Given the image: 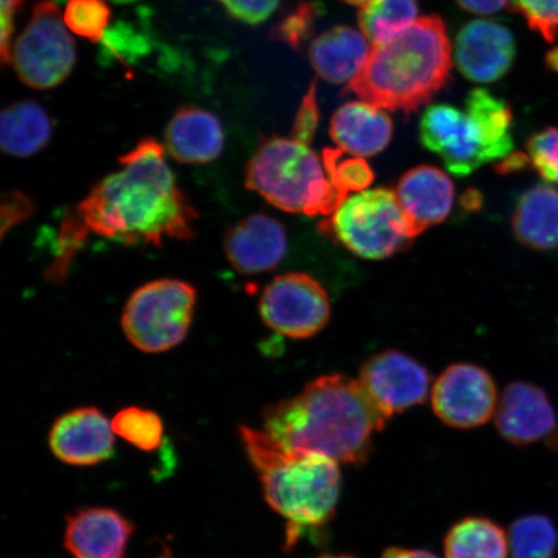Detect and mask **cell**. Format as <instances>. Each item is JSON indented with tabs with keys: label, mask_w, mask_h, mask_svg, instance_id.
I'll use <instances>...</instances> for the list:
<instances>
[{
	"label": "cell",
	"mask_w": 558,
	"mask_h": 558,
	"mask_svg": "<svg viewBox=\"0 0 558 558\" xmlns=\"http://www.w3.org/2000/svg\"><path fill=\"white\" fill-rule=\"evenodd\" d=\"M165 155L157 140L146 137L120 158L121 170L100 180L74 209L88 233L128 246L194 239L198 213Z\"/></svg>",
	"instance_id": "cell-1"
},
{
	"label": "cell",
	"mask_w": 558,
	"mask_h": 558,
	"mask_svg": "<svg viewBox=\"0 0 558 558\" xmlns=\"http://www.w3.org/2000/svg\"><path fill=\"white\" fill-rule=\"evenodd\" d=\"M388 421L361 383L343 375L320 376L263 413L265 434L284 449L344 464L365 463Z\"/></svg>",
	"instance_id": "cell-2"
},
{
	"label": "cell",
	"mask_w": 558,
	"mask_h": 558,
	"mask_svg": "<svg viewBox=\"0 0 558 558\" xmlns=\"http://www.w3.org/2000/svg\"><path fill=\"white\" fill-rule=\"evenodd\" d=\"M451 44L442 19L425 16L387 44L374 46L344 94L375 108L413 113L450 78Z\"/></svg>",
	"instance_id": "cell-3"
},
{
	"label": "cell",
	"mask_w": 558,
	"mask_h": 558,
	"mask_svg": "<svg viewBox=\"0 0 558 558\" xmlns=\"http://www.w3.org/2000/svg\"><path fill=\"white\" fill-rule=\"evenodd\" d=\"M241 437L265 500L289 521V543L300 530L323 526L332 518L340 494L339 463L320 453L284 449L264 430L241 427Z\"/></svg>",
	"instance_id": "cell-4"
},
{
	"label": "cell",
	"mask_w": 558,
	"mask_h": 558,
	"mask_svg": "<svg viewBox=\"0 0 558 558\" xmlns=\"http://www.w3.org/2000/svg\"><path fill=\"white\" fill-rule=\"evenodd\" d=\"M244 177L247 190L286 213L330 218L347 199L310 145L292 137L264 138Z\"/></svg>",
	"instance_id": "cell-5"
},
{
	"label": "cell",
	"mask_w": 558,
	"mask_h": 558,
	"mask_svg": "<svg viewBox=\"0 0 558 558\" xmlns=\"http://www.w3.org/2000/svg\"><path fill=\"white\" fill-rule=\"evenodd\" d=\"M320 229L367 260L388 259L415 240L395 191L386 187L349 195Z\"/></svg>",
	"instance_id": "cell-6"
},
{
	"label": "cell",
	"mask_w": 558,
	"mask_h": 558,
	"mask_svg": "<svg viewBox=\"0 0 558 558\" xmlns=\"http://www.w3.org/2000/svg\"><path fill=\"white\" fill-rule=\"evenodd\" d=\"M197 290L180 279H156L129 299L122 329L144 353H163L183 343L193 323Z\"/></svg>",
	"instance_id": "cell-7"
},
{
	"label": "cell",
	"mask_w": 558,
	"mask_h": 558,
	"mask_svg": "<svg viewBox=\"0 0 558 558\" xmlns=\"http://www.w3.org/2000/svg\"><path fill=\"white\" fill-rule=\"evenodd\" d=\"M75 61L74 39L58 4L39 0L12 48L11 64L19 78L34 89H51L68 78Z\"/></svg>",
	"instance_id": "cell-8"
},
{
	"label": "cell",
	"mask_w": 558,
	"mask_h": 558,
	"mask_svg": "<svg viewBox=\"0 0 558 558\" xmlns=\"http://www.w3.org/2000/svg\"><path fill=\"white\" fill-rule=\"evenodd\" d=\"M425 148L444 160L456 177H469L481 166L505 159L474 118L450 105H432L421 120Z\"/></svg>",
	"instance_id": "cell-9"
},
{
	"label": "cell",
	"mask_w": 558,
	"mask_h": 558,
	"mask_svg": "<svg viewBox=\"0 0 558 558\" xmlns=\"http://www.w3.org/2000/svg\"><path fill=\"white\" fill-rule=\"evenodd\" d=\"M260 316L269 329L291 339H310L323 331L331 316L324 286L305 274L277 276L265 286Z\"/></svg>",
	"instance_id": "cell-10"
},
{
	"label": "cell",
	"mask_w": 558,
	"mask_h": 558,
	"mask_svg": "<svg viewBox=\"0 0 558 558\" xmlns=\"http://www.w3.org/2000/svg\"><path fill=\"white\" fill-rule=\"evenodd\" d=\"M430 397L435 414L453 428L480 427L497 413L498 392L492 375L472 364L446 368Z\"/></svg>",
	"instance_id": "cell-11"
},
{
	"label": "cell",
	"mask_w": 558,
	"mask_h": 558,
	"mask_svg": "<svg viewBox=\"0 0 558 558\" xmlns=\"http://www.w3.org/2000/svg\"><path fill=\"white\" fill-rule=\"evenodd\" d=\"M359 381L388 418L427 400L430 376L427 368L395 349L369 357Z\"/></svg>",
	"instance_id": "cell-12"
},
{
	"label": "cell",
	"mask_w": 558,
	"mask_h": 558,
	"mask_svg": "<svg viewBox=\"0 0 558 558\" xmlns=\"http://www.w3.org/2000/svg\"><path fill=\"white\" fill-rule=\"evenodd\" d=\"M497 428L501 437L515 446L546 441L558 449V423L553 403L532 383L508 384L497 408Z\"/></svg>",
	"instance_id": "cell-13"
},
{
	"label": "cell",
	"mask_w": 558,
	"mask_h": 558,
	"mask_svg": "<svg viewBox=\"0 0 558 558\" xmlns=\"http://www.w3.org/2000/svg\"><path fill=\"white\" fill-rule=\"evenodd\" d=\"M514 56L513 34L504 24L476 20L464 25L458 34L457 66L472 82L492 83L504 78Z\"/></svg>",
	"instance_id": "cell-14"
},
{
	"label": "cell",
	"mask_w": 558,
	"mask_h": 558,
	"mask_svg": "<svg viewBox=\"0 0 558 558\" xmlns=\"http://www.w3.org/2000/svg\"><path fill=\"white\" fill-rule=\"evenodd\" d=\"M114 430L100 410L80 408L61 415L52 425L53 456L70 465H96L113 457Z\"/></svg>",
	"instance_id": "cell-15"
},
{
	"label": "cell",
	"mask_w": 558,
	"mask_h": 558,
	"mask_svg": "<svg viewBox=\"0 0 558 558\" xmlns=\"http://www.w3.org/2000/svg\"><path fill=\"white\" fill-rule=\"evenodd\" d=\"M227 259L241 275H260L278 267L288 253V233L268 215L247 216L225 236Z\"/></svg>",
	"instance_id": "cell-16"
},
{
	"label": "cell",
	"mask_w": 558,
	"mask_h": 558,
	"mask_svg": "<svg viewBox=\"0 0 558 558\" xmlns=\"http://www.w3.org/2000/svg\"><path fill=\"white\" fill-rule=\"evenodd\" d=\"M395 193L415 239L448 219L456 199V186L448 174L428 165L404 173Z\"/></svg>",
	"instance_id": "cell-17"
},
{
	"label": "cell",
	"mask_w": 558,
	"mask_h": 558,
	"mask_svg": "<svg viewBox=\"0 0 558 558\" xmlns=\"http://www.w3.org/2000/svg\"><path fill=\"white\" fill-rule=\"evenodd\" d=\"M134 525L110 508L80 509L68 519L64 544L74 558H124Z\"/></svg>",
	"instance_id": "cell-18"
},
{
	"label": "cell",
	"mask_w": 558,
	"mask_h": 558,
	"mask_svg": "<svg viewBox=\"0 0 558 558\" xmlns=\"http://www.w3.org/2000/svg\"><path fill=\"white\" fill-rule=\"evenodd\" d=\"M166 150L181 165H207L221 156L226 132L211 111L184 105L167 124Z\"/></svg>",
	"instance_id": "cell-19"
},
{
	"label": "cell",
	"mask_w": 558,
	"mask_h": 558,
	"mask_svg": "<svg viewBox=\"0 0 558 558\" xmlns=\"http://www.w3.org/2000/svg\"><path fill=\"white\" fill-rule=\"evenodd\" d=\"M330 136L349 155L375 157L390 144L393 123L383 109L365 101H352L335 111Z\"/></svg>",
	"instance_id": "cell-20"
},
{
	"label": "cell",
	"mask_w": 558,
	"mask_h": 558,
	"mask_svg": "<svg viewBox=\"0 0 558 558\" xmlns=\"http://www.w3.org/2000/svg\"><path fill=\"white\" fill-rule=\"evenodd\" d=\"M364 34L349 26H337L312 41V66L327 82L343 85L360 73L369 54Z\"/></svg>",
	"instance_id": "cell-21"
},
{
	"label": "cell",
	"mask_w": 558,
	"mask_h": 558,
	"mask_svg": "<svg viewBox=\"0 0 558 558\" xmlns=\"http://www.w3.org/2000/svg\"><path fill=\"white\" fill-rule=\"evenodd\" d=\"M512 229L527 248H558V190L539 184L523 193L514 207Z\"/></svg>",
	"instance_id": "cell-22"
},
{
	"label": "cell",
	"mask_w": 558,
	"mask_h": 558,
	"mask_svg": "<svg viewBox=\"0 0 558 558\" xmlns=\"http://www.w3.org/2000/svg\"><path fill=\"white\" fill-rule=\"evenodd\" d=\"M53 124L46 109L26 100L9 105L0 118V145L5 155L33 157L51 142Z\"/></svg>",
	"instance_id": "cell-23"
},
{
	"label": "cell",
	"mask_w": 558,
	"mask_h": 558,
	"mask_svg": "<svg viewBox=\"0 0 558 558\" xmlns=\"http://www.w3.org/2000/svg\"><path fill=\"white\" fill-rule=\"evenodd\" d=\"M508 554L505 530L487 519H464L445 538L446 558H508Z\"/></svg>",
	"instance_id": "cell-24"
},
{
	"label": "cell",
	"mask_w": 558,
	"mask_h": 558,
	"mask_svg": "<svg viewBox=\"0 0 558 558\" xmlns=\"http://www.w3.org/2000/svg\"><path fill=\"white\" fill-rule=\"evenodd\" d=\"M416 17V0H374L360 12L359 23L367 40L379 46L407 32Z\"/></svg>",
	"instance_id": "cell-25"
},
{
	"label": "cell",
	"mask_w": 558,
	"mask_h": 558,
	"mask_svg": "<svg viewBox=\"0 0 558 558\" xmlns=\"http://www.w3.org/2000/svg\"><path fill=\"white\" fill-rule=\"evenodd\" d=\"M508 543L512 558H554L558 533L546 515H523L509 527Z\"/></svg>",
	"instance_id": "cell-26"
},
{
	"label": "cell",
	"mask_w": 558,
	"mask_h": 558,
	"mask_svg": "<svg viewBox=\"0 0 558 558\" xmlns=\"http://www.w3.org/2000/svg\"><path fill=\"white\" fill-rule=\"evenodd\" d=\"M323 162L330 183L345 197L367 191L374 183L375 173L365 158L341 149H325Z\"/></svg>",
	"instance_id": "cell-27"
},
{
	"label": "cell",
	"mask_w": 558,
	"mask_h": 558,
	"mask_svg": "<svg viewBox=\"0 0 558 558\" xmlns=\"http://www.w3.org/2000/svg\"><path fill=\"white\" fill-rule=\"evenodd\" d=\"M111 425L116 435L140 450L153 451L162 444L163 422L155 411L137 407L125 408L114 416Z\"/></svg>",
	"instance_id": "cell-28"
},
{
	"label": "cell",
	"mask_w": 558,
	"mask_h": 558,
	"mask_svg": "<svg viewBox=\"0 0 558 558\" xmlns=\"http://www.w3.org/2000/svg\"><path fill=\"white\" fill-rule=\"evenodd\" d=\"M111 21L107 0H68L64 23L69 29L90 44H101Z\"/></svg>",
	"instance_id": "cell-29"
},
{
	"label": "cell",
	"mask_w": 558,
	"mask_h": 558,
	"mask_svg": "<svg viewBox=\"0 0 558 558\" xmlns=\"http://www.w3.org/2000/svg\"><path fill=\"white\" fill-rule=\"evenodd\" d=\"M323 4L316 0H299L292 9L284 13L281 20L271 27L269 37L282 41L295 51L311 39L317 21L323 15Z\"/></svg>",
	"instance_id": "cell-30"
},
{
	"label": "cell",
	"mask_w": 558,
	"mask_h": 558,
	"mask_svg": "<svg viewBox=\"0 0 558 558\" xmlns=\"http://www.w3.org/2000/svg\"><path fill=\"white\" fill-rule=\"evenodd\" d=\"M526 156L544 180L558 184V129L549 128L527 140Z\"/></svg>",
	"instance_id": "cell-31"
},
{
	"label": "cell",
	"mask_w": 558,
	"mask_h": 558,
	"mask_svg": "<svg viewBox=\"0 0 558 558\" xmlns=\"http://www.w3.org/2000/svg\"><path fill=\"white\" fill-rule=\"evenodd\" d=\"M513 9L547 41L558 34V0H511Z\"/></svg>",
	"instance_id": "cell-32"
},
{
	"label": "cell",
	"mask_w": 558,
	"mask_h": 558,
	"mask_svg": "<svg viewBox=\"0 0 558 558\" xmlns=\"http://www.w3.org/2000/svg\"><path fill=\"white\" fill-rule=\"evenodd\" d=\"M319 123V107L317 101L316 82L310 86L308 93L300 104L294 125H292L291 137L298 142L310 145L316 135Z\"/></svg>",
	"instance_id": "cell-33"
},
{
	"label": "cell",
	"mask_w": 558,
	"mask_h": 558,
	"mask_svg": "<svg viewBox=\"0 0 558 558\" xmlns=\"http://www.w3.org/2000/svg\"><path fill=\"white\" fill-rule=\"evenodd\" d=\"M229 15L248 25L265 23L278 9L281 0H218Z\"/></svg>",
	"instance_id": "cell-34"
},
{
	"label": "cell",
	"mask_w": 558,
	"mask_h": 558,
	"mask_svg": "<svg viewBox=\"0 0 558 558\" xmlns=\"http://www.w3.org/2000/svg\"><path fill=\"white\" fill-rule=\"evenodd\" d=\"M35 209L33 201L24 193L12 191L3 195L2 202V235L20 222L31 218Z\"/></svg>",
	"instance_id": "cell-35"
},
{
	"label": "cell",
	"mask_w": 558,
	"mask_h": 558,
	"mask_svg": "<svg viewBox=\"0 0 558 558\" xmlns=\"http://www.w3.org/2000/svg\"><path fill=\"white\" fill-rule=\"evenodd\" d=\"M25 0H2V29H0V54H2L3 65L11 64L12 56V35L15 32V19L23 7Z\"/></svg>",
	"instance_id": "cell-36"
},
{
	"label": "cell",
	"mask_w": 558,
	"mask_h": 558,
	"mask_svg": "<svg viewBox=\"0 0 558 558\" xmlns=\"http://www.w3.org/2000/svg\"><path fill=\"white\" fill-rule=\"evenodd\" d=\"M509 0H457V3L466 12L477 15H492L506 9Z\"/></svg>",
	"instance_id": "cell-37"
},
{
	"label": "cell",
	"mask_w": 558,
	"mask_h": 558,
	"mask_svg": "<svg viewBox=\"0 0 558 558\" xmlns=\"http://www.w3.org/2000/svg\"><path fill=\"white\" fill-rule=\"evenodd\" d=\"M383 558H438L427 550L389 548L384 553Z\"/></svg>",
	"instance_id": "cell-38"
},
{
	"label": "cell",
	"mask_w": 558,
	"mask_h": 558,
	"mask_svg": "<svg viewBox=\"0 0 558 558\" xmlns=\"http://www.w3.org/2000/svg\"><path fill=\"white\" fill-rule=\"evenodd\" d=\"M345 2L352 5L362 7V9H364L365 5L374 2V0H345Z\"/></svg>",
	"instance_id": "cell-39"
},
{
	"label": "cell",
	"mask_w": 558,
	"mask_h": 558,
	"mask_svg": "<svg viewBox=\"0 0 558 558\" xmlns=\"http://www.w3.org/2000/svg\"><path fill=\"white\" fill-rule=\"evenodd\" d=\"M548 62L550 66H554L556 70H558V52L550 53Z\"/></svg>",
	"instance_id": "cell-40"
},
{
	"label": "cell",
	"mask_w": 558,
	"mask_h": 558,
	"mask_svg": "<svg viewBox=\"0 0 558 558\" xmlns=\"http://www.w3.org/2000/svg\"><path fill=\"white\" fill-rule=\"evenodd\" d=\"M111 2H114L117 4H130L138 2V0H111Z\"/></svg>",
	"instance_id": "cell-41"
},
{
	"label": "cell",
	"mask_w": 558,
	"mask_h": 558,
	"mask_svg": "<svg viewBox=\"0 0 558 558\" xmlns=\"http://www.w3.org/2000/svg\"><path fill=\"white\" fill-rule=\"evenodd\" d=\"M159 558H170V557H159Z\"/></svg>",
	"instance_id": "cell-42"
}]
</instances>
